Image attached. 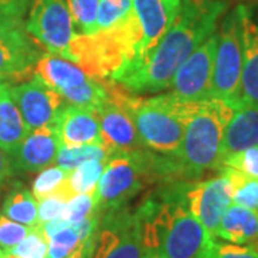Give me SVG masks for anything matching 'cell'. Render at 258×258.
I'll list each match as a JSON object with an SVG mask.
<instances>
[{
    "instance_id": "obj_1",
    "label": "cell",
    "mask_w": 258,
    "mask_h": 258,
    "mask_svg": "<svg viewBox=\"0 0 258 258\" xmlns=\"http://www.w3.org/2000/svg\"><path fill=\"white\" fill-rule=\"evenodd\" d=\"M227 9V0H182L175 20L157 45L111 81L132 93L169 89L179 66L217 32L218 22Z\"/></svg>"
},
{
    "instance_id": "obj_2",
    "label": "cell",
    "mask_w": 258,
    "mask_h": 258,
    "mask_svg": "<svg viewBox=\"0 0 258 258\" xmlns=\"http://www.w3.org/2000/svg\"><path fill=\"white\" fill-rule=\"evenodd\" d=\"M186 184L161 188L135 208L149 258H197L214 240L186 207Z\"/></svg>"
},
{
    "instance_id": "obj_3",
    "label": "cell",
    "mask_w": 258,
    "mask_h": 258,
    "mask_svg": "<svg viewBox=\"0 0 258 258\" xmlns=\"http://www.w3.org/2000/svg\"><path fill=\"white\" fill-rule=\"evenodd\" d=\"M234 106L218 98L184 102V139L175 159L181 178H201L220 169L222 135Z\"/></svg>"
},
{
    "instance_id": "obj_4",
    "label": "cell",
    "mask_w": 258,
    "mask_h": 258,
    "mask_svg": "<svg viewBox=\"0 0 258 258\" xmlns=\"http://www.w3.org/2000/svg\"><path fill=\"white\" fill-rule=\"evenodd\" d=\"M181 178L175 159L144 149L116 151L108 159L96 186L98 212L118 210L157 181Z\"/></svg>"
},
{
    "instance_id": "obj_5",
    "label": "cell",
    "mask_w": 258,
    "mask_h": 258,
    "mask_svg": "<svg viewBox=\"0 0 258 258\" xmlns=\"http://www.w3.org/2000/svg\"><path fill=\"white\" fill-rule=\"evenodd\" d=\"M109 99L128 112L142 142L154 152L175 157L184 139V101L172 93L141 98L112 81H105Z\"/></svg>"
},
{
    "instance_id": "obj_6",
    "label": "cell",
    "mask_w": 258,
    "mask_h": 258,
    "mask_svg": "<svg viewBox=\"0 0 258 258\" xmlns=\"http://www.w3.org/2000/svg\"><path fill=\"white\" fill-rule=\"evenodd\" d=\"M242 74V36L240 6L222 16L217 29V49L212 74V98L228 102L234 108L240 103Z\"/></svg>"
},
{
    "instance_id": "obj_7",
    "label": "cell",
    "mask_w": 258,
    "mask_h": 258,
    "mask_svg": "<svg viewBox=\"0 0 258 258\" xmlns=\"http://www.w3.org/2000/svg\"><path fill=\"white\" fill-rule=\"evenodd\" d=\"M92 258H149L135 208L122 207L99 214Z\"/></svg>"
},
{
    "instance_id": "obj_8",
    "label": "cell",
    "mask_w": 258,
    "mask_h": 258,
    "mask_svg": "<svg viewBox=\"0 0 258 258\" xmlns=\"http://www.w3.org/2000/svg\"><path fill=\"white\" fill-rule=\"evenodd\" d=\"M25 29L46 52L72 59V46L78 32L66 0H30Z\"/></svg>"
},
{
    "instance_id": "obj_9",
    "label": "cell",
    "mask_w": 258,
    "mask_h": 258,
    "mask_svg": "<svg viewBox=\"0 0 258 258\" xmlns=\"http://www.w3.org/2000/svg\"><path fill=\"white\" fill-rule=\"evenodd\" d=\"M217 49V32L197 47L179 66L172 83L171 93L184 102H198L212 98V74Z\"/></svg>"
},
{
    "instance_id": "obj_10",
    "label": "cell",
    "mask_w": 258,
    "mask_h": 258,
    "mask_svg": "<svg viewBox=\"0 0 258 258\" xmlns=\"http://www.w3.org/2000/svg\"><path fill=\"white\" fill-rule=\"evenodd\" d=\"M185 203L189 212L215 238L224 212L232 204V186L224 174L205 181L188 182Z\"/></svg>"
},
{
    "instance_id": "obj_11",
    "label": "cell",
    "mask_w": 258,
    "mask_h": 258,
    "mask_svg": "<svg viewBox=\"0 0 258 258\" xmlns=\"http://www.w3.org/2000/svg\"><path fill=\"white\" fill-rule=\"evenodd\" d=\"M9 92L29 131L53 123L64 105L59 93L35 76L29 82L9 88Z\"/></svg>"
},
{
    "instance_id": "obj_12",
    "label": "cell",
    "mask_w": 258,
    "mask_h": 258,
    "mask_svg": "<svg viewBox=\"0 0 258 258\" xmlns=\"http://www.w3.org/2000/svg\"><path fill=\"white\" fill-rule=\"evenodd\" d=\"M60 147L56 122L36 129H30L28 135L10 155L15 171L40 172L53 165Z\"/></svg>"
},
{
    "instance_id": "obj_13",
    "label": "cell",
    "mask_w": 258,
    "mask_h": 258,
    "mask_svg": "<svg viewBox=\"0 0 258 258\" xmlns=\"http://www.w3.org/2000/svg\"><path fill=\"white\" fill-rule=\"evenodd\" d=\"M242 36V74L238 105L258 108V13L238 5Z\"/></svg>"
},
{
    "instance_id": "obj_14",
    "label": "cell",
    "mask_w": 258,
    "mask_h": 258,
    "mask_svg": "<svg viewBox=\"0 0 258 258\" xmlns=\"http://www.w3.org/2000/svg\"><path fill=\"white\" fill-rule=\"evenodd\" d=\"M42 52L25 25L0 36V79L23 78L33 72Z\"/></svg>"
},
{
    "instance_id": "obj_15",
    "label": "cell",
    "mask_w": 258,
    "mask_h": 258,
    "mask_svg": "<svg viewBox=\"0 0 258 258\" xmlns=\"http://www.w3.org/2000/svg\"><path fill=\"white\" fill-rule=\"evenodd\" d=\"M55 122L60 145H106L98 113L93 109L75 106L64 102Z\"/></svg>"
},
{
    "instance_id": "obj_16",
    "label": "cell",
    "mask_w": 258,
    "mask_h": 258,
    "mask_svg": "<svg viewBox=\"0 0 258 258\" xmlns=\"http://www.w3.org/2000/svg\"><path fill=\"white\" fill-rule=\"evenodd\" d=\"M181 5L182 0H134V10L144 32L141 56L147 55L164 36L175 20Z\"/></svg>"
},
{
    "instance_id": "obj_17",
    "label": "cell",
    "mask_w": 258,
    "mask_h": 258,
    "mask_svg": "<svg viewBox=\"0 0 258 258\" xmlns=\"http://www.w3.org/2000/svg\"><path fill=\"white\" fill-rule=\"evenodd\" d=\"M96 113L101 122L103 139L115 152L147 148L139 137L132 118L119 105L108 99L101 108L96 109Z\"/></svg>"
},
{
    "instance_id": "obj_18",
    "label": "cell",
    "mask_w": 258,
    "mask_h": 258,
    "mask_svg": "<svg viewBox=\"0 0 258 258\" xmlns=\"http://www.w3.org/2000/svg\"><path fill=\"white\" fill-rule=\"evenodd\" d=\"M33 76L46 83L60 96L82 86L93 78L81 66L50 52H43L40 55L35 64Z\"/></svg>"
},
{
    "instance_id": "obj_19",
    "label": "cell",
    "mask_w": 258,
    "mask_h": 258,
    "mask_svg": "<svg viewBox=\"0 0 258 258\" xmlns=\"http://www.w3.org/2000/svg\"><path fill=\"white\" fill-rule=\"evenodd\" d=\"M258 145V108L238 105L222 135L220 166L232 155Z\"/></svg>"
},
{
    "instance_id": "obj_20",
    "label": "cell",
    "mask_w": 258,
    "mask_h": 258,
    "mask_svg": "<svg viewBox=\"0 0 258 258\" xmlns=\"http://www.w3.org/2000/svg\"><path fill=\"white\" fill-rule=\"evenodd\" d=\"M215 238L254 247L258 244V211L231 204L222 215Z\"/></svg>"
},
{
    "instance_id": "obj_21",
    "label": "cell",
    "mask_w": 258,
    "mask_h": 258,
    "mask_svg": "<svg viewBox=\"0 0 258 258\" xmlns=\"http://www.w3.org/2000/svg\"><path fill=\"white\" fill-rule=\"evenodd\" d=\"M28 132V125L5 83L0 88V148L10 157Z\"/></svg>"
},
{
    "instance_id": "obj_22",
    "label": "cell",
    "mask_w": 258,
    "mask_h": 258,
    "mask_svg": "<svg viewBox=\"0 0 258 258\" xmlns=\"http://www.w3.org/2000/svg\"><path fill=\"white\" fill-rule=\"evenodd\" d=\"M0 211L19 224L28 227H39L37 200L23 185L16 184L10 189L3 200Z\"/></svg>"
},
{
    "instance_id": "obj_23",
    "label": "cell",
    "mask_w": 258,
    "mask_h": 258,
    "mask_svg": "<svg viewBox=\"0 0 258 258\" xmlns=\"http://www.w3.org/2000/svg\"><path fill=\"white\" fill-rule=\"evenodd\" d=\"M115 151L108 145L89 144V145H60L55 164L66 171H72L76 166L88 161H108Z\"/></svg>"
},
{
    "instance_id": "obj_24",
    "label": "cell",
    "mask_w": 258,
    "mask_h": 258,
    "mask_svg": "<svg viewBox=\"0 0 258 258\" xmlns=\"http://www.w3.org/2000/svg\"><path fill=\"white\" fill-rule=\"evenodd\" d=\"M71 171H66L57 165H50L42 169L32 184V194L36 200H42L52 195H64L72 198L68 191V179Z\"/></svg>"
},
{
    "instance_id": "obj_25",
    "label": "cell",
    "mask_w": 258,
    "mask_h": 258,
    "mask_svg": "<svg viewBox=\"0 0 258 258\" xmlns=\"http://www.w3.org/2000/svg\"><path fill=\"white\" fill-rule=\"evenodd\" d=\"M230 179L232 186V204L245 207L249 210L258 211V179L242 174L240 171L224 166L220 169Z\"/></svg>"
},
{
    "instance_id": "obj_26",
    "label": "cell",
    "mask_w": 258,
    "mask_h": 258,
    "mask_svg": "<svg viewBox=\"0 0 258 258\" xmlns=\"http://www.w3.org/2000/svg\"><path fill=\"white\" fill-rule=\"evenodd\" d=\"M106 162L108 161H88L72 169L68 179L69 194L75 197L79 194L95 192Z\"/></svg>"
},
{
    "instance_id": "obj_27",
    "label": "cell",
    "mask_w": 258,
    "mask_h": 258,
    "mask_svg": "<svg viewBox=\"0 0 258 258\" xmlns=\"http://www.w3.org/2000/svg\"><path fill=\"white\" fill-rule=\"evenodd\" d=\"M101 0H66L76 32L92 36L98 33L96 18Z\"/></svg>"
},
{
    "instance_id": "obj_28",
    "label": "cell",
    "mask_w": 258,
    "mask_h": 258,
    "mask_svg": "<svg viewBox=\"0 0 258 258\" xmlns=\"http://www.w3.org/2000/svg\"><path fill=\"white\" fill-rule=\"evenodd\" d=\"M134 12V0H101L98 8V32L115 28Z\"/></svg>"
},
{
    "instance_id": "obj_29",
    "label": "cell",
    "mask_w": 258,
    "mask_h": 258,
    "mask_svg": "<svg viewBox=\"0 0 258 258\" xmlns=\"http://www.w3.org/2000/svg\"><path fill=\"white\" fill-rule=\"evenodd\" d=\"M82 242L79 232L75 225H69L59 232H56L53 237L47 240V254L46 258H66L69 257L78 245Z\"/></svg>"
},
{
    "instance_id": "obj_30",
    "label": "cell",
    "mask_w": 258,
    "mask_h": 258,
    "mask_svg": "<svg viewBox=\"0 0 258 258\" xmlns=\"http://www.w3.org/2000/svg\"><path fill=\"white\" fill-rule=\"evenodd\" d=\"M197 258H258V249L251 245L218 242L214 238L204 247Z\"/></svg>"
},
{
    "instance_id": "obj_31",
    "label": "cell",
    "mask_w": 258,
    "mask_h": 258,
    "mask_svg": "<svg viewBox=\"0 0 258 258\" xmlns=\"http://www.w3.org/2000/svg\"><path fill=\"white\" fill-rule=\"evenodd\" d=\"M36 227H28L13 221L0 211V249L8 252L23 241Z\"/></svg>"
},
{
    "instance_id": "obj_32",
    "label": "cell",
    "mask_w": 258,
    "mask_h": 258,
    "mask_svg": "<svg viewBox=\"0 0 258 258\" xmlns=\"http://www.w3.org/2000/svg\"><path fill=\"white\" fill-rule=\"evenodd\" d=\"M95 211H98L96 210V195H95V192L79 194V195L72 197L68 201V205H66V210H64L62 218L69 225H75V224L85 220L86 217H89Z\"/></svg>"
},
{
    "instance_id": "obj_33",
    "label": "cell",
    "mask_w": 258,
    "mask_h": 258,
    "mask_svg": "<svg viewBox=\"0 0 258 258\" xmlns=\"http://www.w3.org/2000/svg\"><path fill=\"white\" fill-rule=\"evenodd\" d=\"M224 166L234 168V169L240 171L242 174H245L247 176L258 179V145L257 147L248 148V149L238 152V154L232 155L228 159H225L220 166V169L224 168Z\"/></svg>"
},
{
    "instance_id": "obj_34",
    "label": "cell",
    "mask_w": 258,
    "mask_h": 258,
    "mask_svg": "<svg viewBox=\"0 0 258 258\" xmlns=\"http://www.w3.org/2000/svg\"><path fill=\"white\" fill-rule=\"evenodd\" d=\"M69 200L71 198H68L64 195H52V197H46V198L37 200L39 227L49 221L62 218Z\"/></svg>"
},
{
    "instance_id": "obj_35",
    "label": "cell",
    "mask_w": 258,
    "mask_h": 258,
    "mask_svg": "<svg viewBox=\"0 0 258 258\" xmlns=\"http://www.w3.org/2000/svg\"><path fill=\"white\" fill-rule=\"evenodd\" d=\"M30 0H0V9L15 18L23 19L28 12Z\"/></svg>"
},
{
    "instance_id": "obj_36",
    "label": "cell",
    "mask_w": 258,
    "mask_h": 258,
    "mask_svg": "<svg viewBox=\"0 0 258 258\" xmlns=\"http://www.w3.org/2000/svg\"><path fill=\"white\" fill-rule=\"evenodd\" d=\"M23 26V20L20 18H15L12 15H8L6 12L0 9V36L8 33L9 30Z\"/></svg>"
},
{
    "instance_id": "obj_37",
    "label": "cell",
    "mask_w": 258,
    "mask_h": 258,
    "mask_svg": "<svg viewBox=\"0 0 258 258\" xmlns=\"http://www.w3.org/2000/svg\"><path fill=\"white\" fill-rule=\"evenodd\" d=\"M93 249H95V235H92L88 240L82 241L78 245V248L75 249L74 252L66 258H92Z\"/></svg>"
},
{
    "instance_id": "obj_38",
    "label": "cell",
    "mask_w": 258,
    "mask_h": 258,
    "mask_svg": "<svg viewBox=\"0 0 258 258\" xmlns=\"http://www.w3.org/2000/svg\"><path fill=\"white\" fill-rule=\"evenodd\" d=\"M16 171L13 168L12 159L10 157L0 148V184L5 182L6 179H9L10 176H13Z\"/></svg>"
},
{
    "instance_id": "obj_39",
    "label": "cell",
    "mask_w": 258,
    "mask_h": 258,
    "mask_svg": "<svg viewBox=\"0 0 258 258\" xmlns=\"http://www.w3.org/2000/svg\"><path fill=\"white\" fill-rule=\"evenodd\" d=\"M3 257H5V252H3V251L0 249V258H3Z\"/></svg>"
},
{
    "instance_id": "obj_40",
    "label": "cell",
    "mask_w": 258,
    "mask_h": 258,
    "mask_svg": "<svg viewBox=\"0 0 258 258\" xmlns=\"http://www.w3.org/2000/svg\"><path fill=\"white\" fill-rule=\"evenodd\" d=\"M3 85H5V82H3V81H2V79H0V88H2V86H3Z\"/></svg>"
}]
</instances>
